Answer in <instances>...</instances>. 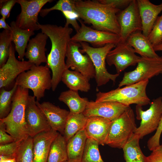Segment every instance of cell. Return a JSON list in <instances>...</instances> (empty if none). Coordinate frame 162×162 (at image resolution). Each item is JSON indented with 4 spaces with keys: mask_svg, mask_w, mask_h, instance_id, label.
I'll return each mask as SVG.
<instances>
[{
    "mask_svg": "<svg viewBox=\"0 0 162 162\" xmlns=\"http://www.w3.org/2000/svg\"><path fill=\"white\" fill-rule=\"evenodd\" d=\"M38 26L41 32L48 36L51 42L46 65L52 72L51 89L54 91L61 81L63 73L67 69L65 58L73 29L65 24L62 26L38 23Z\"/></svg>",
    "mask_w": 162,
    "mask_h": 162,
    "instance_id": "cell-1",
    "label": "cell"
},
{
    "mask_svg": "<svg viewBox=\"0 0 162 162\" xmlns=\"http://www.w3.org/2000/svg\"><path fill=\"white\" fill-rule=\"evenodd\" d=\"M75 7L78 19L85 24H91L94 29L119 35L120 28L117 15L120 9L99 0H75Z\"/></svg>",
    "mask_w": 162,
    "mask_h": 162,
    "instance_id": "cell-2",
    "label": "cell"
},
{
    "mask_svg": "<svg viewBox=\"0 0 162 162\" xmlns=\"http://www.w3.org/2000/svg\"><path fill=\"white\" fill-rule=\"evenodd\" d=\"M29 95L28 89L18 86L12 97L11 111L8 116L0 119L5 126L6 131L15 141H21L29 136L25 118V112Z\"/></svg>",
    "mask_w": 162,
    "mask_h": 162,
    "instance_id": "cell-3",
    "label": "cell"
},
{
    "mask_svg": "<svg viewBox=\"0 0 162 162\" xmlns=\"http://www.w3.org/2000/svg\"><path fill=\"white\" fill-rule=\"evenodd\" d=\"M148 82L149 80H145L107 92H99L96 94L95 101L116 102L128 106L133 104L142 106L150 104L146 93Z\"/></svg>",
    "mask_w": 162,
    "mask_h": 162,
    "instance_id": "cell-4",
    "label": "cell"
},
{
    "mask_svg": "<svg viewBox=\"0 0 162 162\" xmlns=\"http://www.w3.org/2000/svg\"><path fill=\"white\" fill-rule=\"evenodd\" d=\"M50 68L45 65H33L30 69L20 74L15 83L23 88L31 89L36 100L43 98L46 90L52 87V76Z\"/></svg>",
    "mask_w": 162,
    "mask_h": 162,
    "instance_id": "cell-5",
    "label": "cell"
},
{
    "mask_svg": "<svg viewBox=\"0 0 162 162\" xmlns=\"http://www.w3.org/2000/svg\"><path fill=\"white\" fill-rule=\"evenodd\" d=\"M137 128L134 113L130 107L111 122L105 145L113 148H122Z\"/></svg>",
    "mask_w": 162,
    "mask_h": 162,
    "instance_id": "cell-6",
    "label": "cell"
},
{
    "mask_svg": "<svg viewBox=\"0 0 162 162\" xmlns=\"http://www.w3.org/2000/svg\"><path fill=\"white\" fill-rule=\"evenodd\" d=\"M82 47L80 51L82 53H86L91 59L95 70L94 78L97 86L99 87L105 85L110 81L115 82L120 74H112L109 73L106 67V58L108 52L115 48L116 45L109 44L99 47L90 46L87 43H79Z\"/></svg>",
    "mask_w": 162,
    "mask_h": 162,
    "instance_id": "cell-7",
    "label": "cell"
},
{
    "mask_svg": "<svg viewBox=\"0 0 162 162\" xmlns=\"http://www.w3.org/2000/svg\"><path fill=\"white\" fill-rule=\"evenodd\" d=\"M135 69L125 72L119 88L148 80L162 74V56L156 58L141 57Z\"/></svg>",
    "mask_w": 162,
    "mask_h": 162,
    "instance_id": "cell-8",
    "label": "cell"
},
{
    "mask_svg": "<svg viewBox=\"0 0 162 162\" xmlns=\"http://www.w3.org/2000/svg\"><path fill=\"white\" fill-rule=\"evenodd\" d=\"M136 112L137 119L141 122L134 134L142 139L158 128L162 117V97L153 99L149 108L146 111L143 110L142 106L136 105Z\"/></svg>",
    "mask_w": 162,
    "mask_h": 162,
    "instance_id": "cell-9",
    "label": "cell"
},
{
    "mask_svg": "<svg viewBox=\"0 0 162 162\" xmlns=\"http://www.w3.org/2000/svg\"><path fill=\"white\" fill-rule=\"evenodd\" d=\"M53 1L17 0L21 11L15 21L16 26L21 29L33 31L40 29L38 26V15L44 5Z\"/></svg>",
    "mask_w": 162,
    "mask_h": 162,
    "instance_id": "cell-10",
    "label": "cell"
},
{
    "mask_svg": "<svg viewBox=\"0 0 162 162\" xmlns=\"http://www.w3.org/2000/svg\"><path fill=\"white\" fill-rule=\"evenodd\" d=\"M71 40V39H70ZM80 44L71 40L66 51V67L80 73L89 80L94 78L95 68L92 62L88 55H83L80 51Z\"/></svg>",
    "mask_w": 162,
    "mask_h": 162,
    "instance_id": "cell-11",
    "label": "cell"
},
{
    "mask_svg": "<svg viewBox=\"0 0 162 162\" xmlns=\"http://www.w3.org/2000/svg\"><path fill=\"white\" fill-rule=\"evenodd\" d=\"M120 28V41H125L132 34L142 32V25L137 0H132L117 15Z\"/></svg>",
    "mask_w": 162,
    "mask_h": 162,
    "instance_id": "cell-12",
    "label": "cell"
},
{
    "mask_svg": "<svg viewBox=\"0 0 162 162\" xmlns=\"http://www.w3.org/2000/svg\"><path fill=\"white\" fill-rule=\"evenodd\" d=\"M79 30L71 38V40L77 43H89L94 47H102L106 44L116 45L120 41L119 35L111 32L98 30L86 26L80 19Z\"/></svg>",
    "mask_w": 162,
    "mask_h": 162,
    "instance_id": "cell-13",
    "label": "cell"
},
{
    "mask_svg": "<svg viewBox=\"0 0 162 162\" xmlns=\"http://www.w3.org/2000/svg\"><path fill=\"white\" fill-rule=\"evenodd\" d=\"M141 57L136 54L134 48L126 41H120L108 52L106 62L110 66L114 65L117 73L120 74L128 67L135 65Z\"/></svg>",
    "mask_w": 162,
    "mask_h": 162,
    "instance_id": "cell-14",
    "label": "cell"
},
{
    "mask_svg": "<svg viewBox=\"0 0 162 162\" xmlns=\"http://www.w3.org/2000/svg\"><path fill=\"white\" fill-rule=\"evenodd\" d=\"M14 45L11 44L8 59L0 68V88L11 83L22 73L29 70L34 64L28 61L19 60L15 56Z\"/></svg>",
    "mask_w": 162,
    "mask_h": 162,
    "instance_id": "cell-15",
    "label": "cell"
},
{
    "mask_svg": "<svg viewBox=\"0 0 162 162\" xmlns=\"http://www.w3.org/2000/svg\"><path fill=\"white\" fill-rule=\"evenodd\" d=\"M35 97L29 95L25 112V118L29 136L32 137L52 128L46 118L36 104Z\"/></svg>",
    "mask_w": 162,
    "mask_h": 162,
    "instance_id": "cell-16",
    "label": "cell"
},
{
    "mask_svg": "<svg viewBox=\"0 0 162 162\" xmlns=\"http://www.w3.org/2000/svg\"><path fill=\"white\" fill-rule=\"evenodd\" d=\"M130 107L116 102H97L88 101L82 113L87 118L98 116L112 121L118 118Z\"/></svg>",
    "mask_w": 162,
    "mask_h": 162,
    "instance_id": "cell-17",
    "label": "cell"
},
{
    "mask_svg": "<svg viewBox=\"0 0 162 162\" xmlns=\"http://www.w3.org/2000/svg\"><path fill=\"white\" fill-rule=\"evenodd\" d=\"M36 104L46 118L51 128L63 135L70 111L60 108L48 101Z\"/></svg>",
    "mask_w": 162,
    "mask_h": 162,
    "instance_id": "cell-18",
    "label": "cell"
},
{
    "mask_svg": "<svg viewBox=\"0 0 162 162\" xmlns=\"http://www.w3.org/2000/svg\"><path fill=\"white\" fill-rule=\"evenodd\" d=\"M111 122L99 116L88 117L84 128L87 138L95 140L99 145H105Z\"/></svg>",
    "mask_w": 162,
    "mask_h": 162,
    "instance_id": "cell-19",
    "label": "cell"
},
{
    "mask_svg": "<svg viewBox=\"0 0 162 162\" xmlns=\"http://www.w3.org/2000/svg\"><path fill=\"white\" fill-rule=\"evenodd\" d=\"M59 133L51 129L33 137V162H47L51 145Z\"/></svg>",
    "mask_w": 162,
    "mask_h": 162,
    "instance_id": "cell-20",
    "label": "cell"
},
{
    "mask_svg": "<svg viewBox=\"0 0 162 162\" xmlns=\"http://www.w3.org/2000/svg\"><path fill=\"white\" fill-rule=\"evenodd\" d=\"M48 38L46 34L41 32L29 40L25 56L28 61L37 66L42 63H47L45 46Z\"/></svg>",
    "mask_w": 162,
    "mask_h": 162,
    "instance_id": "cell-21",
    "label": "cell"
},
{
    "mask_svg": "<svg viewBox=\"0 0 162 162\" xmlns=\"http://www.w3.org/2000/svg\"><path fill=\"white\" fill-rule=\"evenodd\" d=\"M141 18L142 33L148 37L158 15L162 11V3L154 4L148 0H137Z\"/></svg>",
    "mask_w": 162,
    "mask_h": 162,
    "instance_id": "cell-22",
    "label": "cell"
},
{
    "mask_svg": "<svg viewBox=\"0 0 162 162\" xmlns=\"http://www.w3.org/2000/svg\"><path fill=\"white\" fill-rule=\"evenodd\" d=\"M75 0H59L52 7L42 9L40 12V16L44 17L50 11L58 10L61 11L66 19L65 25H71L76 32L80 29V26L77 21L78 17L76 14L75 7Z\"/></svg>",
    "mask_w": 162,
    "mask_h": 162,
    "instance_id": "cell-23",
    "label": "cell"
},
{
    "mask_svg": "<svg viewBox=\"0 0 162 162\" xmlns=\"http://www.w3.org/2000/svg\"><path fill=\"white\" fill-rule=\"evenodd\" d=\"M10 26L12 42L14 43L15 50L18 54V59L20 61L23 60L28 43L30 37L34 34V31L19 28L16 26L15 21L11 22Z\"/></svg>",
    "mask_w": 162,
    "mask_h": 162,
    "instance_id": "cell-24",
    "label": "cell"
},
{
    "mask_svg": "<svg viewBox=\"0 0 162 162\" xmlns=\"http://www.w3.org/2000/svg\"><path fill=\"white\" fill-rule=\"evenodd\" d=\"M126 41L134 48L136 53L139 54L141 57L156 58L159 56L154 50L148 37L145 36L142 32L132 34Z\"/></svg>",
    "mask_w": 162,
    "mask_h": 162,
    "instance_id": "cell-25",
    "label": "cell"
},
{
    "mask_svg": "<svg viewBox=\"0 0 162 162\" xmlns=\"http://www.w3.org/2000/svg\"><path fill=\"white\" fill-rule=\"evenodd\" d=\"M87 139L84 128L67 141V150L69 162H81Z\"/></svg>",
    "mask_w": 162,
    "mask_h": 162,
    "instance_id": "cell-26",
    "label": "cell"
},
{
    "mask_svg": "<svg viewBox=\"0 0 162 162\" xmlns=\"http://www.w3.org/2000/svg\"><path fill=\"white\" fill-rule=\"evenodd\" d=\"M61 81L70 90L88 92L91 88L89 80L76 70L66 69L62 75Z\"/></svg>",
    "mask_w": 162,
    "mask_h": 162,
    "instance_id": "cell-27",
    "label": "cell"
},
{
    "mask_svg": "<svg viewBox=\"0 0 162 162\" xmlns=\"http://www.w3.org/2000/svg\"><path fill=\"white\" fill-rule=\"evenodd\" d=\"M58 99L68 106L70 112L74 114L83 113L88 101L87 98L81 97L78 91L70 89L61 92Z\"/></svg>",
    "mask_w": 162,
    "mask_h": 162,
    "instance_id": "cell-28",
    "label": "cell"
},
{
    "mask_svg": "<svg viewBox=\"0 0 162 162\" xmlns=\"http://www.w3.org/2000/svg\"><path fill=\"white\" fill-rule=\"evenodd\" d=\"M140 140L139 136L134 133L122 148L125 162H147V156L140 147Z\"/></svg>",
    "mask_w": 162,
    "mask_h": 162,
    "instance_id": "cell-29",
    "label": "cell"
},
{
    "mask_svg": "<svg viewBox=\"0 0 162 162\" xmlns=\"http://www.w3.org/2000/svg\"><path fill=\"white\" fill-rule=\"evenodd\" d=\"M87 118L82 113L74 114L70 112L63 135L67 142L79 131L84 128Z\"/></svg>",
    "mask_w": 162,
    "mask_h": 162,
    "instance_id": "cell-30",
    "label": "cell"
},
{
    "mask_svg": "<svg viewBox=\"0 0 162 162\" xmlns=\"http://www.w3.org/2000/svg\"><path fill=\"white\" fill-rule=\"evenodd\" d=\"M68 160L67 142L59 133L51 145L47 162H64Z\"/></svg>",
    "mask_w": 162,
    "mask_h": 162,
    "instance_id": "cell-31",
    "label": "cell"
},
{
    "mask_svg": "<svg viewBox=\"0 0 162 162\" xmlns=\"http://www.w3.org/2000/svg\"><path fill=\"white\" fill-rule=\"evenodd\" d=\"M98 142L87 138L81 162H104L99 150Z\"/></svg>",
    "mask_w": 162,
    "mask_h": 162,
    "instance_id": "cell-32",
    "label": "cell"
},
{
    "mask_svg": "<svg viewBox=\"0 0 162 162\" xmlns=\"http://www.w3.org/2000/svg\"><path fill=\"white\" fill-rule=\"evenodd\" d=\"M17 86L15 83L10 91L6 90L4 88H0V119L5 118L10 112L12 108V97Z\"/></svg>",
    "mask_w": 162,
    "mask_h": 162,
    "instance_id": "cell-33",
    "label": "cell"
},
{
    "mask_svg": "<svg viewBox=\"0 0 162 162\" xmlns=\"http://www.w3.org/2000/svg\"><path fill=\"white\" fill-rule=\"evenodd\" d=\"M16 162H33V138L29 136L20 144L16 154Z\"/></svg>",
    "mask_w": 162,
    "mask_h": 162,
    "instance_id": "cell-34",
    "label": "cell"
},
{
    "mask_svg": "<svg viewBox=\"0 0 162 162\" xmlns=\"http://www.w3.org/2000/svg\"><path fill=\"white\" fill-rule=\"evenodd\" d=\"M10 31L4 30L0 33V67L7 62L12 44Z\"/></svg>",
    "mask_w": 162,
    "mask_h": 162,
    "instance_id": "cell-35",
    "label": "cell"
},
{
    "mask_svg": "<svg viewBox=\"0 0 162 162\" xmlns=\"http://www.w3.org/2000/svg\"><path fill=\"white\" fill-rule=\"evenodd\" d=\"M148 38L153 46L162 41V14L158 17Z\"/></svg>",
    "mask_w": 162,
    "mask_h": 162,
    "instance_id": "cell-36",
    "label": "cell"
},
{
    "mask_svg": "<svg viewBox=\"0 0 162 162\" xmlns=\"http://www.w3.org/2000/svg\"><path fill=\"white\" fill-rule=\"evenodd\" d=\"M22 141H14L7 144L0 145V155H16Z\"/></svg>",
    "mask_w": 162,
    "mask_h": 162,
    "instance_id": "cell-37",
    "label": "cell"
},
{
    "mask_svg": "<svg viewBox=\"0 0 162 162\" xmlns=\"http://www.w3.org/2000/svg\"><path fill=\"white\" fill-rule=\"evenodd\" d=\"M162 133V117L157 130L154 134L151 136L147 142V146L148 149L152 151L160 145V139Z\"/></svg>",
    "mask_w": 162,
    "mask_h": 162,
    "instance_id": "cell-38",
    "label": "cell"
},
{
    "mask_svg": "<svg viewBox=\"0 0 162 162\" xmlns=\"http://www.w3.org/2000/svg\"><path fill=\"white\" fill-rule=\"evenodd\" d=\"M17 0H1L0 13L5 19L9 18L11 10Z\"/></svg>",
    "mask_w": 162,
    "mask_h": 162,
    "instance_id": "cell-39",
    "label": "cell"
},
{
    "mask_svg": "<svg viewBox=\"0 0 162 162\" xmlns=\"http://www.w3.org/2000/svg\"><path fill=\"white\" fill-rule=\"evenodd\" d=\"M7 133L5 124L0 122V145L7 144L15 141L14 138Z\"/></svg>",
    "mask_w": 162,
    "mask_h": 162,
    "instance_id": "cell-40",
    "label": "cell"
},
{
    "mask_svg": "<svg viewBox=\"0 0 162 162\" xmlns=\"http://www.w3.org/2000/svg\"><path fill=\"white\" fill-rule=\"evenodd\" d=\"M147 159V162H162V144L152 151Z\"/></svg>",
    "mask_w": 162,
    "mask_h": 162,
    "instance_id": "cell-41",
    "label": "cell"
},
{
    "mask_svg": "<svg viewBox=\"0 0 162 162\" xmlns=\"http://www.w3.org/2000/svg\"><path fill=\"white\" fill-rule=\"evenodd\" d=\"M132 0H99L101 3L104 4H111L115 7L120 9L122 8H126Z\"/></svg>",
    "mask_w": 162,
    "mask_h": 162,
    "instance_id": "cell-42",
    "label": "cell"
},
{
    "mask_svg": "<svg viewBox=\"0 0 162 162\" xmlns=\"http://www.w3.org/2000/svg\"><path fill=\"white\" fill-rule=\"evenodd\" d=\"M0 162H16V155H0Z\"/></svg>",
    "mask_w": 162,
    "mask_h": 162,
    "instance_id": "cell-43",
    "label": "cell"
},
{
    "mask_svg": "<svg viewBox=\"0 0 162 162\" xmlns=\"http://www.w3.org/2000/svg\"><path fill=\"white\" fill-rule=\"evenodd\" d=\"M5 20L2 17L0 19V28H3L4 30L10 31V26L6 22Z\"/></svg>",
    "mask_w": 162,
    "mask_h": 162,
    "instance_id": "cell-44",
    "label": "cell"
},
{
    "mask_svg": "<svg viewBox=\"0 0 162 162\" xmlns=\"http://www.w3.org/2000/svg\"><path fill=\"white\" fill-rule=\"evenodd\" d=\"M153 48L155 52L162 51V41L158 44L153 46Z\"/></svg>",
    "mask_w": 162,
    "mask_h": 162,
    "instance_id": "cell-45",
    "label": "cell"
},
{
    "mask_svg": "<svg viewBox=\"0 0 162 162\" xmlns=\"http://www.w3.org/2000/svg\"><path fill=\"white\" fill-rule=\"evenodd\" d=\"M64 162H69L68 161H64Z\"/></svg>",
    "mask_w": 162,
    "mask_h": 162,
    "instance_id": "cell-46",
    "label": "cell"
}]
</instances>
